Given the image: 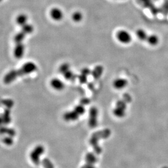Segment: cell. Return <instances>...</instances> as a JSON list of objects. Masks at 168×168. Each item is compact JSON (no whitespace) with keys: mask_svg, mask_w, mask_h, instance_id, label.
<instances>
[{"mask_svg":"<svg viewBox=\"0 0 168 168\" xmlns=\"http://www.w3.org/2000/svg\"><path fill=\"white\" fill-rule=\"evenodd\" d=\"M37 69V65L35 63L28 62L25 63L18 70H12L6 73L3 81L6 84H10L19 77L32 73Z\"/></svg>","mask_w":168,"mask_h":168,"instance_id":"obj_1","label":"cell"},{"mask_svg":"<svg viewBox=\"0 0 168 168\" xmlns=\"http://www.w3.org/2000/svg\"><path fill=\"white\" fill-rule=\"evenodd\" d=\"M44 151L45 149L43 146H42L41 145H38L35 147V148L33 149L32 151H31L30 155V157L31 161L36 166H38L41 163L40 158L43 154Z\"/></svg>","mask_w":168,"mask_h":168,"instance_id":"obj_2","label":"cell"},{"mask_svg":"<svg viewBox=\"0 0 168 168\" xmlns=\"http://www.w3.org/2000/svg\"><path fill=\"white\" fill-rule=\"evenodd\" d=\"M116 38L118 41L122 44L127 45L132 41V37L129 32L126 30H120L116 33Z\"/></svg>","mask_w":168,"mask_h":168,"instance_id":"obj_3","label":"cell"},{"mask_svg":"<svg viewBox=\"0 0 168 168\" xmlns=\"http://www.w3.org/2000/svg\"><path fill=\"white\" fill-rule=\"evenodd\" d=\"M126 107L125 102L123 100L118 101L113 111L114 116L118 118H122L124 117L126 113Z\"/></svg>","mask_w":168,"mask_h":168,"instance_id":"obj_4","label":"cell"},{"mask_svg":"<svg viewBox=\"0 0 168 168\" xmlns=\"http://www.w3.org/2000/svg\"><path fill=\"white\" fill-rule=\"evenodd\" d=\"M50 17L55 21H60L63 19L64 14L61 9L54 7L50 10Z\"/></svg>","mask_w":168,"mask_h":168,"instance_id":"obj_5","label":"cell"},{"mask_svg":"<svg viewBox=\"0 0 168 168\" xmlns=\"http://www.w3.org/2000/svg\"><path fill=\"white\" fill-rule=\"evenodd\" d=\"M128 84V81L124 78L118 77L113 80V86L117 90H121L125 88Z\"/></svg>","mask_w":168,"mask_h":168,"instance_id":"obj_6","label":"cell"},{"mask_svg":"<svg viewBox=\"0 0 168 168\" xmlns=\"http://www.w3.org/2000/svg\"><path fill=\"white\" fill-rule=\"evenodd\" d=\"M98 112L97 109L92 107L89 112V124L91 127H95L97 124V116Z\"/></svg>","mask_w":168,"mask_h":168,"instance_id":"obj_7","label":"cell"},{"mask_svg":"<svg viewBox=\"0 0 168 168\" xmlns=\"http://www.w3.org/2000/svg\"><path fill=\"white\" fill-rule=\"evenodd\" d=\"M25 51V46L23 43L16 44V45L13 51L14 56L17 59H20L24 56Z\"/></svg>","mask_w":168,"mask_h":168,"instance_id":"obj_8","label":"cell"},{"mask_svg":"<svg viewBox=\"0 0 168 168\" xmlns=\"http://www.w3.org/2000/svg\"><path fill=\"white\" fill-rule=\"evenodd\" d=\"M50 86L55 91H61L65 88V84L58 78H54L50 81Z\"/></svg>","mask_w":168,"mask_h":168,"instance_id":"obj_9","label":"cell"},{"mask_svg":"<svg viewBox=\"0 0 168 168\" xmlns=\"http://www.w3.org/2000/svg\"><path fill=\"white\" fill-rule=\"evenodd\" d=\"M80 117V115L74 110L68 111L63 114V119L65 120L70 122L77 120Z\"/></svg>","mask_w":168,"mask_h":168,"instance_id":"obj_10","label":"cell"},{"mask_svg":"<svg viewBox=\"0 0 168 168\" xmlns=\"http://www.w3.org/2000/svg\"><path fill=\"white\" fill-rule=\"evenodd\" d=\"M135 35L137 38L141 41H146L148 35L146 32V30L142 28H138L135 32Z\"/></svg>","mask_w":168,"mask_h":168,"instance_id":"obj_11","label":"cell"},{"mask_svg":"<svg viewBox=\"0 0 168 168\" xmlns=\"http://www.w3.org/2000/svg\"><path fill=\"white\" fill-rule=\"evenodd\" d=\"M146 41L151 46L157 45L159 42V37L156 35H148Z\"/></svg>","mask_w":168,"mask_h":168,"instance_id":"obj_12","label":"cell"},{"mask_svg":"<svg viewBox=\"0 0 168 168\" xmlns=\"http://www.w3.org/2000/svg\"><path fill=\"white\" fill-rule=\"evenodd\" d=\"M28 16L25 14H21L16 18V22L19 26L22 27L27 23Z\"/></svg>","mask_w":168,"mask_h":168,"instance_id":"obj_13","label":"cell"},{"mask_svg":"<svg viewBox=\"0 0 168 168\" xmlns=\"http://www.w3.org/2000/svg\"><path fill=\"white\" fill-rule=\"evenodd\" d=\"M86 163L88 164H94V165L96 162H97V158L94 153L91 152L87 153L85 157Z\"/></svg>","mask_w":168,"mask_h":168,"instance_id":"obj_14","label":"cell"},{"mask_svg":"<svg viewBox=\"0 0 168 168\" xmlns=\"http://www.w3.org/2000/svg\"><path fill=\"white\" fill-rule=\"evenodd\" d=\"M84 19V15L80 11H75L72 14V19L74 22L79 23L80 22Z\"/></svg>","mask_w":168,"mask_h":168,"instance_id":"obj_15","label":"cell"},{"mask_svg":"<svg viewBox=\"0 0 168 168\" xmlns=\"http://www.w3.org/2000/svg\"><path fill=\"white\" fill-rule=\"evenodd\" d=\"M103 68L101 65H98L94 68L93 71L91 72V74L94 78L98 79L100 77L103 72Z\"/></svg>","mask_w":168,"mask_h":168,"instance_id":"obj_16","label":"cell"},{"mask_svg":"<svg viewBox=\"0 0 168 168\" xmlns=\"http://www.w3.org/2000/svg\"><path fill=\"white\" fill-rule=\"evenodd\" d=\"M26 36V35L21 30L20 32L17 33L15 35V36L14 37V41L15 44L23 43Z\"/></svg>","mask_w":168,"mask_h":168,"instance_id":"obj_17","label":"cell"},{"mask_svg":"<svg viewBox=\"0 0 168 168\" xmlns=\"http://www.w3.org/2000/svg\"><path fill=\"white\" fill-rule=\"evenodd\" d=\"M33 30H34V27L31 24L27 23L22 27V32H23L26 35L31 34L33 32Z\"/></svg>","mask_w":168,"mask_h":168,"instance_id":"obj_18","label":"cell"},{"mask_svg":"<svg viewBox=\"0 0 168 168\" xmlns=\"http://www.w3.org/2000/svg\"><path fill=\"white\" fill-rule=\"evenodd\" d=\"M70 70V65L67 63H64L59 67V72L62 75Z\"/></svg>","mask_w":168,"mask_h":168,"instance_id":"obj_19","label":"cell"},{"mask_svg":"<svg viewBox=\"0 0 168 168\" xmlns=\"http://www.w3.org/2000/svg\"><path fill=\"white\" fill-rule=\"evenodd\" d=\"M63 76L65 80L68 81H73L76 78V75H75V73L71 70L67 71L65 73L63 74Z\"/></svg>","mask_w":168,"mask_h":168,"instance_id":"obj_20","label":"cell"},{"mask_svg":"<svg viewBox=\"0 0 168 168\" xmlns=\"http://www.w3.org/2000/svg\"><path fill=\"white\" fill-rule=\"evenodd\" d=\"M42 165L44 168H54L52 162L48 158H44L41 162Z\"/></svg>","mask_w":168,"mask_h":168,"instance_id":"obj_21","label":"cell"},{"mask_svg":"<svg viewBox=\"0 0 168 168\" xmlns=\"http://www.w3.org/2000/svg\"><path fill=\"white\" fill-rule=\"evenodd\" d=\"M73 110H75L80 116L84 114L85 112V108L81 105H79L78 106H75Z\"/></svg>","mask_w":168,"mask_h":168,"instance_id":"obj_22","label":"cell"},{"mask_svg":"<svg viewBox=\"0 0 168 168\" xmlns=\"http://www.w3.org/2000/svg\"><path fill=\"white\" fill-rule=\"evenodd\" d=\"M3 122L6 124L10 123L11 120V116H10V112L8 110H6L4 112L3 115L2 116Z\"/></svg>","mask_w":168,"mask_h":168,"instance_id":"obj_23","label":"cell"},{"mask_svg":"<svg viewBox=\"0 0 168 168\" xmlns=\"http://www.w3.org/2000/svg\"><path fill=\"white\" fill-rule=\"evenodd\" d=\"M3 141L4 144L8 146L12 145L13 144V139L12 138V137H11V136H9V137L4 138Z\"/></svg>","mask_w":168,"mask_h":168,"instance_id":"obj_24","label":"cell"},{"mask_svg":"<svg viewBox=\"0 0 168 168\" xmlns=\"http://www.w3.org/2000/svg\"><path fill=\"white\" fill-rule=\"evenodd\" d=\"M81 168H96L94 164H88V163H85L84 166H81Z\"/></svg>","mask_w":168,"mask_h":168,"instance_id":"obj_25","label":"cell"},{"mask_svg":"<svg viewBox=\"0 0 168 168\" xmlns=\"http://www.w3.org/2000/svg\"><path fill=\"white\" fill-rule=\"evenodd\" d=\"M2 122H3V119H2V117H1V116H0V125H1V124Z\"/></svg>","mask_w":168,"mask_h":168,"instance_id":"obj_26","label":"cell"},{"mask_svg":"<svg viewBox=\"0 0 168 168\" xmlns=\"http://www.w3.org/2000/svg\"><path fill=\"white\" fill-rule=\"evenodd\" d=\"M2 1H3V0H0V2H1Z\"/></svg>","mask_w":168,"mask_h":168,"instance_id":"obj_27","label":"cell"}]
</instances>
